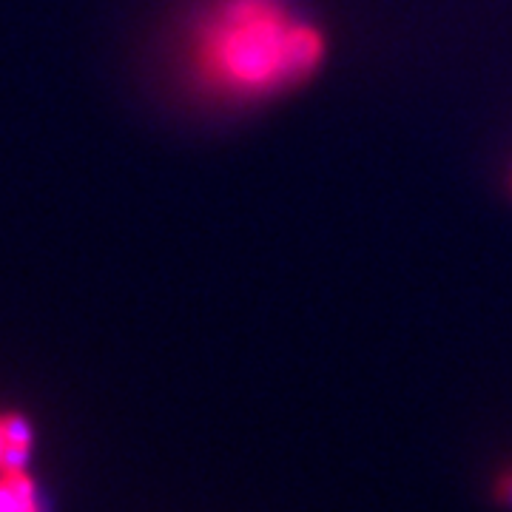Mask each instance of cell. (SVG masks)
Listing matches in <instances>:
<instances>
[{
    "mask_svg": "<svg viewBox=\"0 0 512 512\" xmlns=\"http://www.w3.org/2000/svg\"><path fill=\"white\" fill-rule=\"evenodd\" d=\"M328 37L291 0H211L191 26L188 69L202 92L259 103L322 69Z\"/></svg>",
    "mask_w": 512,
    "mask_h": 512,
    "instance_id": "1",
    "label": "cell"
},
{
    "mask_svg": "<svg viewBox=\"0 0 512 512\" xmlns=\"http://www.w3.org/2000/svg\"><path fill=\"white\" fill-rule=\"evenodd\" d=\"M0 512H40L35 478L23 470H0Z\"/></svg>",
    "mask_w": 512,
    "mask_h": 512,
    "instance_id": "2",
    "label": "cell"
},
{
    "mask_svg": "<svg viewBox=\"0 0 512 512\" xmlns=\"http://www.w3.org/2000/svg\"><path fill=\"white\" fill-rule=\"evenodd\" d=\"M495 501L501 504V507H512V473H507V476L498 478V484H495Z\"/></svg>",
    "mask_w": 512,
    "mask_h": 512,
    "instance_id": "3",
    "label": "cell"
},
{
    "mask_svg": "<svg viewBox=\"0 0 512 512\" xmlns=\"http://www.w3.org/2000/svg\"><path fill=\"white\" fill-rule=\"evenodd\" d=\"M6 458H9V436H6V421L0 413V470L6 467Z\"/></svg>",
    "mask_w": 512,
    "mask_h": 512,
    "instance_id": "4",
    "label": "cell"
}]
</instances>
